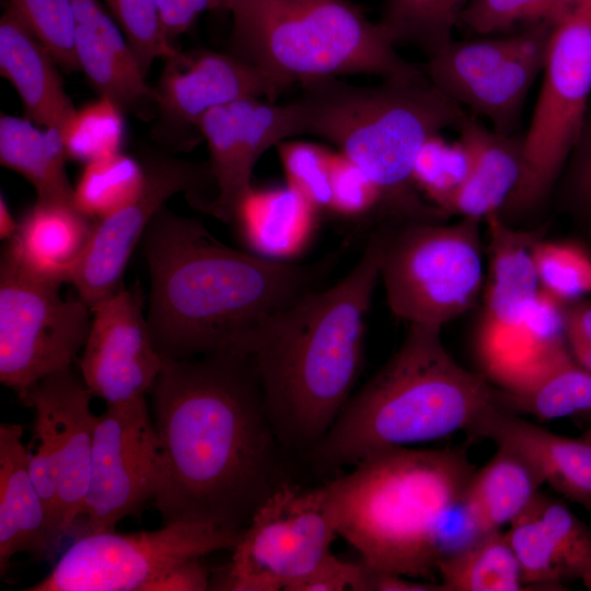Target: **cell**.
I'll list each match as a JSON object with an SVG mask.
<instances>
[{
	"label": "cell",
	"mask_w": 591,
	"mask_h": 591,
	"mask_svg": "<svg viewBox=\"0 0 591 591\" xmlns=\"http://www.w3.org/2000/svg\"><path fill=\"white\" fill-rule=\"evenodd\" d=\"M152 391L159 440L154 503L164 524L197 522L241 533L288 482L283 447L248 356L164 359Z\"/></svg>",
	"instance_id": "obj_1"
},
{
	"label": "cell",
	"mask_w": 591,
	"mask_h": 591,
	"mask_svg": "<svg viewBox=\"0 0 591 591\" xmlns=\"http://www.w3.org/2000/svg\"><path fill=\"white\" fill-rule=\"evenodd\" d=\"M141 243L150 273V335L159 354L175 360L248 356L260 325L320 288L340 256L339 250L306 264L265 258L224 244L202 220L166 206Z\"/></svg>",
	"instance_id": "obj_2"
},
{
	"label": "cell",
	"mask_w": 591,
	"mask_h": 591,
	"mask_svg": "<svg viewBox=\"0 0 591 591\" xmlns=\"http://www.w3.org/2000/svg\"><path fill=\"white\" fill-rule=\"evenodd\" d=\"M386 231L370 235L340 280L275 313L253 338L248 358L283 449L308 453L351 396Z\"/></svg>",
	"instance_id": "obj_3"
},
{
	"label": "cell",
	"mask_w": 591,
	"mask_h": 591,
	"mask_svg": "<svg viewBox=\"0 0 591 591\" xmlns=\"http://www.w3.org/2000/svg\"><path fill=\"white\" fill-rule=\"evenodd\" d=\"M397 351L350 398L308 452L320 467H354L381 452L468 433L493 409L501 391L457 363L441 329L408 325Z\"/></svg>",
	"instance_id": "obj_4"
},
{
	"label": "cell",
	"mask_w": 591,
	"mask_h": 591,
	"mask_svg": "<svg viewBox=\"0 0 591 591\" xmlns=\"http://www.w3.org/2000/svg\"><path fill=\"white\" fill-rule=\"evenodd\" d=\"M475 470L461 448H397L326 483L338 536L378 573L426 578L448 554L452 512Z\"/></svg>",
	"instance_id": "obj_5"
},
{
	"label": "cell",
	"mask_w": 591,
	"mask_h": 591,
	"mask_svg": "<svg viewBox=\"0 0 591 591\" xmlns=\"http://www.w3.org/2000/svg\"><path fill=\"white\" fill-rule=\"evenodd\" d=\"M291 101L298 132L318 136L338 147L375 183L379 217L387 221H441L445 213L428 202L413 179L422 144L468 115L427 77L383 80L373 86L337 78L300 84Z\"/></svg>",
	"instance_id": "obj_6"
},
{
	"label": "cell",
	"mask_w": 591,
	"mask_h": 591,
	"mask_svg": "<svg viewBox=\"0 0 591 591\" xmlns=\"http://www.w3.org/2000/svg\"><path fill=\"white\" fill-rule=\"evenodd\" d=\"M228 53L285 90L345 74L383 80L425 78L402 58L380 25L349 0H234Z\"/></svg>",
	"instance_id": "obj_7"
},
{
	"label": "cell",
	"mask_w": 591,
	"mask_h": 591,
	"mask_svg": "<svg viewBox=\"0 0 591 591\" xmlns=\"http://www.w3.org/2000/svg\"><path fill=\"white\" fill-rule=\"evenodd\" d=\"M480 223L387 221L380 279L395 317L442 329L474 305L485 283Z\"/></svg>",
	"instance_id": "obj_8"
},
{
	"label": "cell",
	"mask_w": 591,
	"mask_h": 591,
	"mask_svg": "<svg viewBox=\"0 0 591 591\" xmlns=\"http://www.w3.org/2000/svg\"><path fill=\"white\" fill-rule=\"evenodd\" d=\"M591 94V0L555 26L530 126L522 136L519 181L498 212L511 223L551 197L588 116Z\"/></svg>",
	"instance_id": "obj_9"
},
{
	"label": "cell",
	"mask_w": 591,
	"mask_h": 591,
	"mask_svg": "<svg viewBox=\"0 0 591 591\" xmlns=\"http://www.w3.org/2000/svg\"><path fill=\"white\" fill-rule=\"evenodd\" d=\"M338 536L328 488L286 482L255 511L216 578L213 590L279 591L332 553Z\"/></svg>",
	"instance_id": "obj_10"
},
{
	"label": "cell",
	"mask_w": 591,
	"mask_h": 591,
	"mask_svg": "<svg viewBox=\"0 0 591 591\" xmlns=\"http://www.w3.org/2000/svg\"><path fill=\"white\" fill-rule=\"evenodd\" d=\"M62 283L26 270L2 251L0 262V381L20 401L42 379L72 367L86 341L91 308L66 299Z\"/></svg>",
	"instance_id": "obj_11"
},
{
	"label": "cell",
	"mask_w": 591,
	"mask_h": 591,
	"mask_svg": "<svg viewBox=\"0 0 591 591\" xmlns=\"http://www.w3.org/2000/svg\"><path fill=\"white\" fill-rule=\"evenodd\" d=\"M241 533L197 522H172L155 531L88 533L62 554L28 591H147L176 566L233 549Z\"/></svg>",
	"instance_id": "obj_12"
},
{
	"label": "cell",
	"mask_w": 591,
	"mask_h": 591,
	"mask_svg": "<svg viewBox=\"0 0 591 591\" xmlns=\"http://www.w3.org/2000/svg\"><path fill=\"white\" fill-rule=\"evenodd\" d=\"M555 26L542 23L499 37L452 40L421 69L448 97L487 117L494 130L514 135Z\"/></svg>",
	"instance_id": "obj_13"
},
{
	"label": "cell",
	"mask_w": 591,
	"mask_h": 591,
	"mask_svg": "<svg viewBox=\"0 0 591 591\" xmlns=\"http://www.w3.org/2000/svg\"><path fill=\"white\" fill-rule=\"evenodd\" d=\"M139 195L94 223L86 250L71 278L78 296L91 308L121 287L128 260L154 218L174 195L184 193L196 209L210 212L217 189L208 162L148 153Z\"/></svg>",
	"instance_id": "obj_14"
},
{
	"label": "cell",
	"mask_w": 591,
	"mask_h": 591,
	"mask_svg": "<svg viewBox=\"0 0 591 591\" xmlns=\"http://www.w3.org/2000/svg\"><path fill=\"white\" fill-rule=\"evenodd\" d=\"M158 472L159 440L144 396L107 405L96 418L83 534L115 531L124 518H139L154 500Z\"/></svg>",
	"instance_id": "obj_15"
},
{
	"label": "cell",
	"mask_w": 591,
	"mask_h": 591,
	"mask_svg": "<svg viewBox=\"0 0 591 591\" xmlns=\"http://www.w3.org/2000/svg\"><path fill=\"white\" fill-rule=\"evenodd\" d=\"M286 91L262 70L230 53L179 51L165 59L158 85V130L175 149L201 137L198 124L210 109L243 99L274 101Z\"/></svg>",
	"instance_id": "obj_16"
},
{
	"label": "cell",
	"mask_w": 591,
	"mask_h": 591,
	"mask_svg": "<svg viewBox=\"0 0 591 591\" xmlns=\"http://www.w3.org/2000/svg\"><path fill=\"white\" fill-rule=\"evenodd\" d=\"M142 303L137 290L121 286L92 309L79 367L90 392L107 405L144 396L162 370Z\"/></svg>",
	"instance_id": "obj_17"
},
{
	"label": "cell",
	"mask_w": 591,
	"mask_h": 591,
	"mask_svg": "<svg viewBox=\"0 0 591 591\" xmlns=\"http://www.w3.org/2000/svg\"><path fill=\"white\" fill-rule=\"evenodd\" d=\"M198 129L207 142L217 189L209 215L227 223H232L239 205L253 188L258 159L271 147L299 135L291 102L280 105L255 97L210 109Z\"/></svg>",
	"instance_id": "obj_18"
},
{
	"label": "cell",
	"mask_w": 591,
	"mask_h": 591,
	"mask_svg": "<svg viewBox=\"0 0 591 591\" xmlns=\"http://www.w3.org/2000/svg\"><path fill=\"white\" fill-rule=\"evenodd\" d=\"M93 394L71 368L38 381L21 401L35 410L53 442L58 466L59 534L63 540L83 515L96 418Z\"/></svg>",
	"instance_id": "obj_19"
},
{
	"label": "cell",
	"mask_w": 591,
	"mask_h": 591,
	"mask_svg": "<svg viewBox=\"0 0 591 591\" xmlns=\"http://www.w3.org/2000/svg\"><path fill=\"white\" fill-rule=\"evenodd\" d=\"M72 4L76 55L90 85L125 113L146 120L155 116V88L147 83V76L113 15L100 0H72Z\"/></svg>",
	"instance_id": "obj_20"
},
{
	"label": "cell",
	"mask_w": 591,
	"mask_h": 591,
	"mask_svg": "<svg viewBox=\"0 0 591 591\" xmlns=\"http://www.w3.org/2000/svg\"><path fill=\"white\" fill-rule=\"evenodd\" d=\"M470 434L515 451L533 466L543 484L591 509V440L556 434L502 406L483 417Z\"/></svg>",
	"instance_id": "obj_21"
},
{
	"label": "cell",
	"mask_w": 591,
	"mask_h": 591,
	"mask_svg": "<svg viewBox=\"0 0 591 591\" xmlns=\"http://www.w3.org/2000/svg\"><path fill=\"white\" fill-rule=\"evenodd\" d=\"M59 69L48 49L8 4L0 19V73L16 91L26 118L63 134L77 108Z\"/></svg>",
	"instance_id": "obj_22"
},
{
	"label": "cell",
	"mask_w": 591,
	"mask_h": 591,
	"mask_svg": "<svg viewBox=\"0 0 591 591\" xmlns=\"http://www.w3.org/2000/svg\"><path fill=\"white\" fill-rule=\"evenodd\" d=\"M22 437L21 425H0L1 576L18 553H27L35 559L54 556L47 513L30 475V452Z\"/></svg>",
	"instance_id": "obj_23"
},
{
	"label": "cell",
	"mask_w": 591,
	"mask_h": 591,
	"mask_svg": "<svg viewBox=\"0 0 591 591\" xmlns=\"http://www.w3.org/2000/svg\"><path fill=\"white\" fill-rule=\"evenodd\" d=\"M94 223L74 207L36 200L3 251L40 278L70 282Z\"/></svg>",
	"instance_id": "obj_24"
},
{
	"label": "cell",
	"mask_w": 591,
	"mask_h": 591,
	"mask_svg": "<svg viewBox=\"0 0 591 591\" xmlns=\"http://www.w3.org/2000/svg\"><path fill=\"white\" fill-rule=\"evenodd\" d=\"M456 130L468 152L470 170L452 197L449 215L483 221L501 210L519 181L522 137L488 129L470 115Z\"/></svg>",
	"instance_id": "obj_25"
},
{
	"label": "cell",
	"mask_w": 591,
	"mask_h": 591,
	"mask_svg": "<svg viewBox=\"0 0 591 591\" xmlns=\"http://www.w3.org/2000/svg\"><path fill=\"white\" fill-rule=\"evenodd\" d=\"M488 234V273L484 283L482 323L518 324L541 290L533 247L542 229L522 230L499 213L484 220Z\"/></svg>",
	"instance_id": "obj_26"
},
{
	"label": "cell",
	"mask_w": 591,
	"mask_h": 591,
	"mask_svg": "<svg viewBox=\"0 0 591 591\" xmlns=\"http://www.w3.org/2000/svg\"><path fill=\"white\" fill-rule=\"evenodd\" d=\"M318 213L288 185L253 187L239 205L232 223L250 252L291 262L312 243Z\"/></svg>",
	"instance_id": "obj_27"
},
{
	"label": "cell",
	"mask_w": 591,
	"mask_h": 591,
	"mask_svg": "<svg viewBox=\"0 0 591 591\" xmlns=\"http://www.w3.org/2000/svg\"><path fill=\"white\" fill-rule=\"evenodd\" d=\"M542 478L519 453L499 447L471 477L461 501L467 529L476 536L499 531L524 512L540 494Z\"/></svg>",
	"instance_id": "obj_28"
},
{
	"label": "cell",
	"mask_w": 591,
	"mask_h": 591,
	"mask_svg": "<svg viewBox=\"0 0 591 591\" xmlns=\"http://www.w3.org/2000/svg\"><path fill=\"white\" fill-rule=\"evenodd\" d=\"M63 135L25 116L1 114L0 163L27 179L37 200L74 207V187L66 171Z\"/></svg>",
	"instance_id": "obj_29"
},
{
	"label": "cell",
	"mask_w": 591,
	"mask_h": 591,
	"mask_svg": "<svg viewBox=\"0 0 591 591\" xmlns=\"http://www.w3.org/2000/svg\"><path fill=\"white\" fill-rule=\"evenodd\" d=\"M445 591L528 590L506 533L478 535L447 554L437 566Z\"/></svg>",
	"instance_id": "obj_30"
},
{
	"label": "cell",
	"mask_w": 591,
	"mask_h": 591,
	"mask_svg": "<svg viewBox=\"0 0 591 591\" xmlns=\"http://www.w3.org/2000/svg\"><path fill=\"white\" fill-rule=\"evenodd\" d=\"M501 396L508 410L541 420L591 413V372L568 355L528 387L515 393L501 391Z\"/></svg>",
	"instance_id": "obj_31"
},
{
	"label": "cell",
	"mask_w": 591,
	"mask_h": 591,
	"mask_svg": "<svg viewBox=\"0 0 591 591\" xmlns=\"http://www.w3.org/2000/svg\"><path fill=\"white\" fill-rule=\"evenodd\" d=\"M470 0H385L378 21L395 46L409 45L434 56L452 42V32Z\"/></svg>",
	"instance_id": "obj_32"
},
{
	"label": "cell",
	"mask_w": 591,
	"mask_h": 591,
	"mask_svg": "<svg viewBox=\"0 0 591 591\" xmlns=\"http://www.w3.org/2000/svg\"><path fill=\"white\" fill-rule=\"evenodd\" d=\"M143 184L142 163L118 152L85 164L74 186V206L96 222L132 201Z\"/></svg>",
	"instance_id": "obj_33"
},
{
	"label": "cell",
	"mask_w": 591,
	"mask_h": 591,
	"mask_svg": "<svg viewBox=\"0 0 591 591\" xmlns=\"http://www.w3.org/2000/svg\"><path fill=\"white\" fill-rule=\"evenodd\" d=\"M581 0H470L459 24L483 35L510 34L537 24L558 25Z\"/></svg>",
	"instance_id": "obj_34"
},
{
	"label": "cell",
	"mask_w": 591,
	"mask_h": 591,
	"mask_svg": "<svg viewBox=\"0 0 591 591\" xmlns=\"http://www.w3.org/2000/svg\"><path fill=\"white\" fill-rule=\"evenodd\" d=\"M124 114L115 102L104 96L77 109L62 134L68 158L88 164L120 152Z\"/></svg>",
	"instance_id": "obj_35"
},
{
	"label": "cell",
	"mask_w": 591,
	"mask_h": 591,
	"mask_svg": "<svg viewBox=\"0 0 591 591\" xmlns=\"http://www.w3.org/2000/svg\"><path fill=\"white\" fill-rule=\"evenodd\" d=\"M468 170L470 155L463 143L459 139L449 142L438 134L420 148L413 179L428 202L449 215L452 197L465 181Z\"/></svg>",
	"instance_id": "obj_36"
},
{
	"label": "cell",
	"mask_w": 591,
	"mask_h": 591,
	"mask_svg": "<svg viewBox=\"0 0 591 591\" xmlns=\"http://www.w3.org/2000/svg\"><path fill=\"white\" fill-rule=\"evenodd\" d=\"M567 579H580L591 590V532L565 503L538 494L532 503Z\"/></svg>",
	"instance_id": "obj_37"
},
{
	"label": "cell",
	"mask_w": 591,
	"mask_h": 591,
	"mask_svg": "<svg viewBox=\"0 0 591 591\" xmlns=\"http://www.w3.org/2000/svg\"><path fill=\"white\" fill-rule=\"evenodd\" d=\"M533 260L542 290L567 303L591 293V254L570 241L541 237Z\"/></svg>",
	"instance_id": "obj_38"
},
{
	"label": "cell",
	"mask_w": 591,
	"mask_h": 591,
	"mask_svg": "<svg viewBox=\"0 0 591 591\" xmlns=\"http://www.w3.org/2000/svg\"><path fill=\"white\" fill-rule=\"evenodd\" d=\"M532 503L509 524L506 536L518 559L526 587L561 590L566 578Z\"/></svg>",
	"instance_id": "obj_39"
},
{
	"label": "cell",
	"mask_w": 591,
	"mask_h": 591,
	"mask_svg": "<svg viewBox=\"0 0 591 591\" xmlns=\"http://www.w3.org/2000/svg\"><path fill=\"white\" fill-rule=\"evenodd\" d=\"M9 4L48 49L60 69L80 71L74 46L72 0H10Z\"/></svg>",
	"instance_id": "obj_40"
},
{
	"label": "cell",
	"mask_w": 591,
	"mask_h": 591,
	"mask_svg": "<svg viewBox=\"0 0 591 591\" xmlns=\"http://www.w3.org/2000/svg\"><path fill=\"white\" fill-rule=\"evenodd\" d=\"M277 150L287 185L320 212L331 211L333 151L300 140H283Z\"/></svg>",
	"instance_id": "obj_41"
},
{
	"label": "cell",
	"mask_w": 591,
	"mask_h": 591,
	"mask_svg": "<svg viewBox=\"0 0 591 591\" xmlns=\"http://www.w3.org/2000/svg\"><path fill=\"white\" fill-rule=\"evenodd\" d=\"M130 44L147 76L157 59H166L178 49L166 35L154 0H104Z\"/></svg>",
	"instance_id": "obj_42"
},
{
	"label": "cell",
	"mask_w": 591,
	"mask_h": 591,
	"mask_svg": "<svg viewBox=\"0 0 591 591\" xmlns=\"http://www.w3.org/2000/svg\"><path fill=\"white\" fill-rule=\"evenodd\" d=\"M381 193L368 174L341 152L332 158L331 212L346 218L379 215Z\"/></svg>",
	"instance_id": "obj_43"
},
{
	"label": "cell",
	"mask_w": 591,
	"mask_h": 591,
	"mask_svg": "<svg viewBox=\"0 0 591 591\" xmlns=\"http://www.w3.org/2000/svg\"><path fill=\"white\" fill-rule=\"evenodd\" d=\"M563 205L591 220V115H588L556 187Z\"/></svg>",
	"instance_id": "obj_44"
},
{
	"label": "cell",
	"mask_w": 591,
	"mask_h": 591,
	"mask_svg": "<svg viewBox=\"0 0 591 591\" xmlns=\"http://www.w3.org/2000/svg\"><path fill=\"white\" fill-rule=\"evenodd\" d=\"M370 570L360 561L351 563L328 554L288 591H369Z\"/></svg>",
	"instance_id": "obj_45"
},
{
	"label": "cell",
	"mask_w": 591,
	"mask_h": 591,
	"mask_svg": "<svg viewBox=\"0 0 591 591\" xmlns=\"http://www.w3.org/2000/svg\"><path fill=\"white\" fill-rule=\"evenodd\" d=\"M164 31L173 42L185 33L206 10H211L212 0H154Z\"/></svg>",
	"instance_id": "obj_46"
},
{
	"label": "cell",
	"mask_w": 591,
	"mask_h": 591,
	"mask_svg": "<svg viewBox=\"0 0 591 591\" xmlns=\"http://www.w3.org/2000/svg\"><path fill=\"white\" fill-rule=\"evenodd\" d=\"M209 570L199 558L187 560L151 583L147 591H204L210 587Z\"/></svg>",
	"instance_id": "obj_47"
},
{
	"label": "cell",
	"mask_w": 591,
	"mask_h": 591,
	"mask_svg": "<svg viewBox=\"0 0 591 591\" xmlns=\"http://www.w3.org/2000/svg\"><path fill=\"white\" fill-rule=\"evenodd\" d=\"M567 347L591 345V302L578 299L564 305Z\"/></svg>",
	"instance_id": "obj_48"
},
{
	"label": "cell",
	"mask_w": 591,
	"mask_h": 591,
	"mask_svg": "<svg viewBox=\"0 0 591 591\" xmlns=\"http://www.w3.org/2000/svg\"><path fill=\"white\" fill-rule=\"evenodd\" d=\"M369 591H445L441 583L416 581L399 575L370 570Z\"/></svg>",
	"instance_id": "obj_49"
},
{
	"label": "cell",
	"mask_w": 591,
	"mask_h": 591,
	"mask_svg": "<svg viewBox=\"0 0 591 591\" xmlns=\"http://www.w3.org/2000/svg\"><path fill=\"white\" fill-rule=\"evenodd\" d=\"M19 221H15L9 210L5 199L0 197V236L2 240H10L16 232Z\"/></svg>",
	"instance_id": "obj_50"
},
{
	"label": "cell",
	"mask_w": 591,
	"mask_h": 591,
	"mask_svg": "<svg viewBox=\"0 0 591 591\" xmlns=\"http://www.w3.org/2000/svg\"><path fill=\"white\" fill-rule=\"evenodd\" d=\"M234 0H212L211 10H227Z\"/></svg>",
	"instance_id": "obj_51"
},
{
	"label": "cell",
	"mask_w": 591,
	"mask_h": 591,
	"mask_svg": "<svg viewBox=\"0 0 591 591\" xmlns=\"http://www.w3.org/2000/svg\"><path fill=\"white\" fill-rule=\"evenodd\" d=\"M582 437L591 440V427L587 430V432Z\"/></svg>",
	"instance_id": "obj_52"
}]
</instances>
